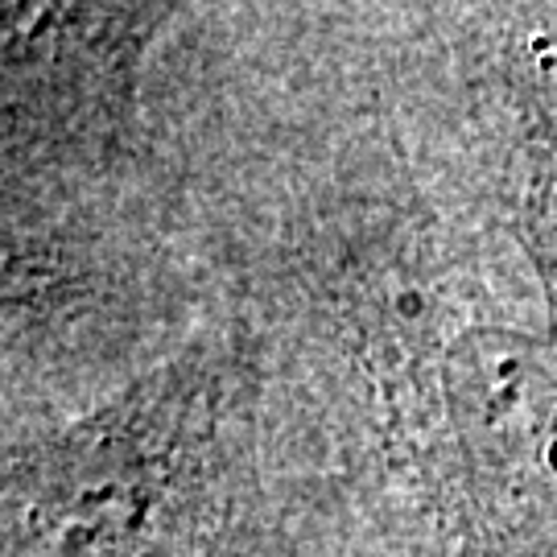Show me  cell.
<instances>
[{
  "mask_svg": "<svg viewBox=\"0 0 557 557\" xmlns=\"http://www.w3.org/2000/svg\"><path fill=\"white\" fill-rule=\"evenodd\" d=\"M223 380L174 359L9 471L13 557H199L220 512Z\"/></svg>",
  "mask_w": 557,
  "mask_h": 557,
  "instance_id": "1",
  "label": "cell"
},
{
  "mask_svg": "<svg viewBox=\"0 0 557 557\" xmlns=\"http://www.w3.org/2000/svg\"><path fill=\"white\" fill-rule=\"evenodd\" d=\"M442 405L475 512L512 557H557V338L479 322L442 356Z\"/></svg>",
  "mask_w": 557,
  "mask_h": 557,
  "instance_id": "2",
  "label": "cell"
},
{
  "mask_svg": "<svg viewBox=\"0 0 557 557\" xmlns=\"http://www.w3.org/2000/svg\"><path fill=\"white\" fill-rule=\"evenodd\" d=\"M541 244H545V273L554 277L549 285L557 289V161L541 190Z\"/></svg>",
  "mask_w": 557,
  "mask_h": 557,
  "instance_id": "3",
  "label": "cell"
}]
</instances>
